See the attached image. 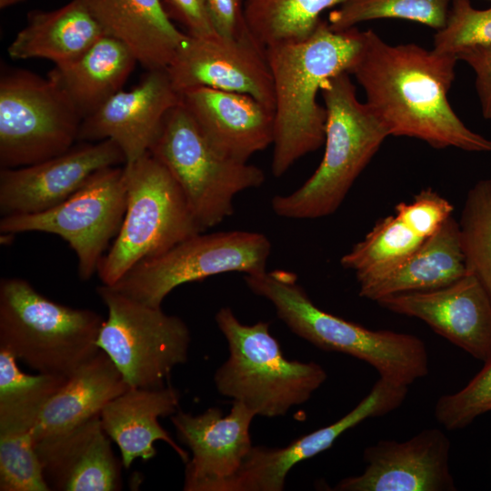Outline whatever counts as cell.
<instances>
[{
    "mask_svg": "<svg viewBox=\"0 0 491 491\" xmlns=\"http://www.w3.org/2000/svg\"><path fill=\"white\" fill-rule=\"evenodd\" d=\"M457 61L416 44L391 45L368 29L349 74L389 135L417 138L436 149L491 152V140L470 130L448 102Z\"/></svg>",
    "mask_w": 491,
    "mask_h": 491,
    "instance_id": "1",
    "label": "cell"
},
{
    "mask_svg": "<svg viewBox=\"0 0 491 491\" xmlns=\"http://www.w3.org/2000/svg\"><path fill=\"white\" fill-rule=\"evenodd\" d=\"M364 31L333 30L321 20L306 40L266 48L274 83L272 174L282 176L325 142L326 111L317 102L331 77L347 72L362 49Z\"/></svg>",
    "mask_w": 491,
    "mask_h": 491,
    "instance_id": "2",
    "label": "cell"
},
{
    "mask_svg": "<svg viewBox=\"0 0 491 491\" xmlns=\"http://www.w3.org/2000/svg\"><path fill=\"white\" fill-rule=\"evenodd\" d=\"M247 287L274 306L277 316L296 336L316 347L356 357L372 366L379 377L409 386L429 373L428 353L417 336L371 330L319 308L286 270L245 275Z\"/></svg>",
    "mask_w": 491,
    "mask_h": 491,
    "instance_id": "3",
    "label": "cell"
},
{
    "mask_svg": "<svg viewBox=\"0 0 491 491\" xmlns=\"http://www.w3.org/2000/svg\"><path fill=\"white\" fill-rule=\"evenodd\" d=\"M349 75L338 74L321 88L326 111L324 155L299 188L272 198V209L280 217L316 219L335 213L389 135L371 107L357 99Z\"/></svg>",
    "mask_w": 491,
    "mask_h": 491,
    "instance_id": "4",
    "label": "cell"
},
{
    "mask_svg": "<svg viewBox=\"0 0 491 491\" xmlns=\"http://www.w3.org/2000/svg\"><path fill=\"white\" fill-rule=\"evenodd\" d=\"M104 321L94 310L47 298L23 278L0 280V349L38 373L70 377L100 352Z\"/></svg>",
    "mask_w": 491,
    "mask_h": 491,
    "instance_id": "5",
    "label": "cell"
},
{
    "mask_svg": "<svg viewBox=\"0 0 491 491\" xmlns=\"http://www.w3.org/2000/svg\"><path fill=\"white\" fill-rule=\"evenodd\" d=\"M215 319L228 346V357L214 376L215 388L256 416H285L307 402L326 380L319 364L286 358L268 322L243 324L227 306Z\"/></svg>",
    "mask_w": 491,
    "mask_h": 491,
    "instance_id": "6",
    "label": "cell"
},
{
    "mask_svg": "<svg viewBox=\"0 0 491 491\" xmlns=\"http://www.w3.org/2000/svg\"><path fill=\"white\" fill-rule=\"evenodd\" d=\"M121 227L101 259L97 275L113 286L138 263L161 255L205 230L169 171L149 152L131 165Z\"/></svg>",
    "mask_w": 491,
    "mask_h": 491,
    "instance_id": "7",
    "label": "cell"
},
{
    "mask_svg": "<svg viewBox=\"0 0 491 491\" xmlns=\"http://www.w3.org/2000/svg\"><path fill=\"white\" fill-rule=\"evenodd\" d=\"M149 153L178 184L204 230L233 215L237 194L265 182L261 168L216 153L182 101L165 115Z\"/></svg>",
    "mask_w": 491,
    "mask_h": 491,
    "instance_id": "8",
    "label": "cell"
},
{
    "mask_svg": "<svg viewBox=\"0 0 491 491\" xmlns=\"http://www.w3.org/2000/svg\"><path fill=\"white\" fill-rule=\"evenodd\" d=\"M96 292L107 308L97 345L116 366L130 387L168 385L174 368L187 361L191 342L186 324L161 306L133 299L112 286Z\"/></svg>",
    "mask_w": 491,
    "mask_h": 491,
    "instance_id": "9",
    "label": "cell"
},
{
    "mask_svg": "<svg viewBox=\"0 0 491 491\" xmlns=\"http://www.w3.org/2000/svg\"><path fill=\"white\" fill-rule=\"evenodd\" d=\"M82 117L49 78L25 69L0 77V167L30 165L69 150Z\"/></svg>",
    "mask_w": 491,
    "mask_h": 491,
    "instance_id": "10",
    "label": "cell"
},
{
    "mask_svg": "<svg viewBox=\"0 0 491 491\" xmlns=\"http://www.w3.org/2000/svg\"><path fill=\"white\" fill-rule=\"evenodd\" d=\"M271 247L269 239L258 232H201L143 260L109 286L160 307L167 295L181 285L228 272L252 275L266 271Z\"/></svg>",
    "mask_w": 491,
    "mask_h": 491,
    "instance_id": "11",
    "label": "cell"
},
{
    "mask_svg": "<svg viewBox=\"0 0 491 491\" xmlns=\"http://www.w3.org/2000/svg\"><path fill=\"white\" fill-rule=\"evenodd\" d=\"M126 198L125 165L106 167L95 172L75 193L47 211L2 216L0 232H43L60 236L77 257L79 277L88 280L97 272L105 250L121 227Z\"/></svg>",
    "mask_w": 491,
    "mask_h": 491,
    "instance_id": "12",
    "label": "cell"
},
{
    "mask_svg": "<svg viewBox=\"0 0 491 491\" xmlns=\"http://www.w3.org/2000/svg\"><path fill=\"white\" fill-rule=\"evenodd\" d=\"M180 94L195 87L248 95L274 110V83L266 48L249 31L236 37H186L166 67Z\"/></svg>",
    "mask_w": 491,
    "mask_h": 491,
    "instance_id": "13",
    "label": "cell"
},
{
    "mask_svg": "<svg viewBox=\"0 0 491 491\" xmlns=\"http://www.w3.org/2000/svg\"><path fill=\"white\" fill-rule=\"evenodd\" d=\"M125 165L112 140L82 142L49 159L0 170L1 216L47 211L75 193L95 172Z\"/></svg>",
    "mask_w": 491,
    "mask_h": 491,
    "instance_id": "14",
    "label": "cell"
},
{
    "mask_svg": "<svg viewBox=\"0 0 491 491\" xmlns=\"http://www.w3.org/2000/svg\"><path fill=\"white\" fill-rule=\"evenodd\" d=\"M408 386L380 378L347 414L283 447L254 446L238 472L221 491H282L286 476L298 463L329 449L347 430L366 419L386 416L406 400Z\"/></svg>",
    "mask_w": 491,
    "mask_h": 491,
    "instance_id": "15",
    "label": "cell"
},
{
    "mask_svg": "<svg viewBox=\"0 0 491 491\" xmlns=\"http://www.w3.org/2000/svg\"><path fill=\"white\" fill-rule=\"evenodd\" d=\"M451 443L438 428H426L406 441L380 440L363 453L365 470L341 479L336 491H455Z\"/></svg>",
    "mask_w": 491,
    "mask_h": 491,
    "instance_id": "16",
    "label": "cell"
},
{
    "mask_svg": "<svg viewBox=\"0 0 491 491\" xmlns=\"http://www.w3.org/2000/svg\"><path fill=\"white\" fill-rule=\"evenodd\" d=\"M255 416L239 401H233L225 416L215 406L198 415L179 409L171 416L177 438L192 452L185 463L184 490L221 491L254 446L249 430Z\"/></svg>",
    "mask_w": 491,
    "mask_h": 491,
    "instance_id": "17",
    "label": "cell"
},
{
    "mask_svg": "<svg viewBox=\"0 0 491 491\" xmlns=\"http://www.w3.org/2000/svg\"><path fill=\"white\" fill-rule=\"evenodd\" d=\"M376 304L393 313L422 320L483 363L491 359V301L469 272L446 286L393 295Z\"/></svg>",
    "mask_w": 491,
    "mask_h": 491,
    "instance_id": "18",
    "label": "cell"
},
{
    "mask_svg": "<svg viewBox=\"0 0 491 491\" xmlns=\"http://www.w3.org/2000/svg\"><path fill=\"white\" fill-rule=\"evenodd\" d=\"M180 101L165 69L148 70L135 87L122 89L83 119L78 141L112 140L131 165L149 152L165 115Z\"/></svg>",
    "mask_w": 491,
    "mask_h": 491,
    "instance_id": "19",
    "label": "cell"
},
{
    "mask_svg": "<svg viewBox=\"0 0 491 491\" xmlns=\"http://www.w3.org/2000/svg\"><path fill=\"white\" fill-rule=\"evenodd\" d=\"M45 482L55 491L122 488V461L115 455L100 415L35 441Z\"/></svg>",
    "mask_w": 491,
    "mask_h": 491,
    "instance_id": "20",
    "label": "cell"
},
{
    "mask_svg": "<svg viewBox=\"0 0 491 491\" xmlns=\"http://www.w3.org/2000/svg\"><path fill=\"white\" fill-rule=\"evenodd\" d=\"M211 147L222 156L246 163L273 144L274 110L241 93L195 87L180 93Z\"/></svg>",
    "mask_w": 491,
    "mask_h": 491,
    "instance_id": "21",
    "label": "cell"
},
{
    "mask_svg": "<svg viewBox=\"0 0 491 491\" xmlns=\"http://www.w3.org/2000/svg\"><path fill=\"white\" fill-rule=\"evenodd\" d=\"M179 403V391L167 385L159 388L129 387L103 408L102 426L118 446L124 467L129 468L137 458H153L156 441L165 442L183 462L188 461V453L159 423L160 417L177 412Z\"/></svg>",
    "mask_w": 491,
    "mask_h": 491,
    "instance_id": "22",
    "label": "cell"
},
{
    "mask_svg": "<svg viewBox=\"0 0 491 491\" xmlns=\"http://www.w3.org/2000/svg\"><path fill=\"white\" fill-rule=\"evenodd\" d=\"M105 33L123 42L147 71L166 69L186 37L162 0H78Z\"/></svg>",
    "mask_w": 491,
    "mask_h": 491,
    "instance_id": "23",
    "label": "cell"
},
{
    "mask_svg": "<svg viewBox=\"0 0 491 491\" xmlns=\"http://www.w3.org/2000/svg\"><path fill=\"white\" fill-rule=\"evenodd\" d=\"M466 272L459 223L452 215L396 267L359 283V296L376 302L393 295L436 289L456 281Z\"/></svg>",
    "mask_w": 491,
    "mask_h": 491,
    "instance_id": "24",
    "label": "cell"
},
{
    "mask_svg": "<svg viewBox=\"0 0 491 491\" xmlns=\"http://www.w3.org/2000/svg\"><path fill=\"white\" fill-rule=\"evenodd\" d=\"M137 63L126 45L104 35L76 59L55 65L47 77L85 119L122 90Z\"/></svg>",
    "mask_w": 491,
    "mask_h": 491,
    "instance_id": "25",
    "label": "cell"
},
{
    "mask_svg": "<svg viewBox=\"0 0 491 491\" xmlns=\"http://www.w3.org/2000/svg\"><path fill=\"white\" fill-rule=\"evenodd\" d=\"M106 35L78 0L50 10H34L7 48L16 60L45 59L55 65L69 63Z\"/></svg>",
    "mask_w": 491,
    "mask_h": 491,
    "instance_id": "26",
    "label": "cell"
},
{
    "mask_svg": "<svg viewBox=\"0 0 491 491\" xmlns=\"http://www.w3.org/2000/svg\"><path fill=\"white\" fill-rule=\"evenodd\" d=\"M129 387L111 358L100 350L46 403L33 430L35 441L99 416L111 400Z\"/></svg>",
    "mask_w": 491,
    "mask_h": 491,
    "instance_id": "27",
    "label": "cell"
},
{
    "mask_svg": "<svg viewBox=\"0 0 491 491\" xmlns=\"http://www.w3.org/2000/svg\"><path fill=\"white\" fill-rule=\"evenodd\" d=\"M67 379L25 374L12 354L0 349V436L33 432L45 406Z\"/></svg>",
    "mask_w": 491,
    "mask_h": 491,
    "instance_id": "28",
    "label": "cell"
},
{
    "mask_svg": "<svg viewBox=\"0 0 491 491\" xmlns=\"http://www.w3.org/2000/svg\"><path fill=\"white\" fill-rule=\"evenodd\" d=\"M347 0H246L245 21L251 35L265 48L308 38L327 9Z\"/></svg>",
    "mask_w": 491,
    "mask_h": 491,
    "instance_id": "29",
    "label": "cell"
},
{
    "mask_svg": "<svg viewBox=\"0 0 491 491\" xmlns=\"http://www.w3.org/2000/svg\"><path fill=\"white\" fill-rule=\"evenodd\" d=\"M396 215L380 219L363 240L340 259L353 270L359 283L377 277L396 267L426 240Z\"/></svg>",
    "mask_w": 491,
    "mask_h": 491,
    "instance_id": "30",
    "label": "cell"
},
{
    "mask_svg": "<svg viewBox=\"0 0 491 491\" xmlns=\"http://www.w3.org/2000/svg\"><path fill=\"white\" fill-rule=\"evenodd\" d=\"M458 223L466 271L491 301V179L479 180L469 189Z\"/></svg>",
    "mask_w": 491,
    "mask_h": 491,
    "instance_id": "31",
    "label": "cell"
},
{
    "mask_svg": "<svg viewBox=\"0 0 491 491\" xmlns=\"http://www.w3.org/2000/svg\"><path fill=\"white\" fill-rule=\"evenodd\" d=\"M452 0H347L332 10L328 25L343 31L361 22L397 18L430 26L436 31L445 27Z\"/></svg>",
    "mask_w": 491,
    "mask_h": 491,
    "instance_id": "32",
    "label": "cell"
},
{
    "mask_svg": "<svg viewBox=\"0 0 491 491\" xmlns=\"http://www.w3.org/2000/svg\"><path fill=\"white\" fill-rule=\"evenodd\" d=\"M0 490L50 491L33 432L0 436Z\"/></svg>",
    "mask_w": 491,
    "mask_h": 491,
    "instance_id": "33",
    "label": "cell"
},
{
    "mask_svg": "<svg viewBox=\"0 0 491 491\" xmlns=\"http://www.w3.org/2000/svg\"><path fill=\"white\" fill-rule=\"evenodd\" d=\"M491 412V359L460 390L441 396L435 417L446 429L459 430Z\"/></svg>",
    "mask_w": 491,
    "mask_h": 491,
    "instance_id": "34",
    "label": "cell"
},
{
    "mask_svg": "<svg viewBox=\"0 0 491 491\" xmlns=\"http://www.w3.org/2000/svg\"><path fill=\"white\" fill-rule=\"evenodd\" d=\"M485 9L470 0H452L446 24L434 36L436 51L456 55L471 45H491V0Z\"/></svg>",
    "mask_w": 491,
    "mask_h": 491,
    "instance_id": "35",
    "label": "cell"
},
{
    "mask_svg": "<svg viewBox=\"0 0 491 491\" xmlns=\"http://www.w3.org/2000/svg\"><path fill=\"white\" fill-rule=\"evenodd\" d=\"M453 212V205L430 187L416 194L411 202H401L395 207V215L423 238L436 233Z\"/></svg>",
    "mask_w": 491,
    "mask_h": 491,
    "instance_id": "36",
    "label": "cell"
},
{
    "mask_svg": "<svg viewBox=\"0 0 491 491\" xmlns=\"http://www.w3.org/2000/svg\"><path fill=\"white\" fill-rule=\"evenodd\" d=\"M162 3L169 18L182 25L187 35L195 37L218 35L206 0H162Z\"/></svg>",
    "mask_w": 491,
    "mask_h": 491,
    "instance_id": "37",
    "label": "cell"
},
{
    "mask_svg": "<svg viewBox=\"0 0 491 491\" xmlns=\"http://www.w3.org/2000/svg\"><path fill=\"white\" fill-rule=\"evenodd\" d=\"M456 56L474 70L482 115L486 119H491V45L467 46Z\"/></svg>",
    "mask_w": 491,
    "mask_h": 491,
    "instance_id": "38",
    "label": "cell"
},
{
    "mask_svg": "<svg viewBox=\"0 0 491 491\" xmlns=\"http://www.w3.org/2000/svg\"><path fill=\"white\" fill-rule=\"evenodd\" d=\"M217 34L236 37L247 32L245 21L246 0H206Z\"/></svg>",
    "mask_w": 491,
    "mask_h": 491,
    "instance_id": "39",
    "label": "cell"
},
{
    "mask_svg": "<svg viewBox=\"0 0 491 491\" xmlns=\"http://www.w3.org/2000/svg\"><path fill=\"white\" fill-rule=\"evenodd\" d=\"M25 0H0V8L5 9L24 3Z\"/></svg>",
    "mask_w": 491,
    "mask_h": 491,
    "instance_id": "40",
    "label": "cell"
}]
</instances>
